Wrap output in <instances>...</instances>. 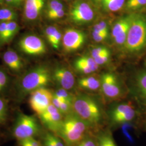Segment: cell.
<instances>
[{
    "label": "cell",
    "mask_w": 146,
    "mask_h": 146,
    "mask_svg": "<svg viewBox=\"0 0 146 146\" xmlns=\"http://www.w3.org/2000/svg\"><path fill=\"white\" fill-rule=\"evenodd\" d=\"M72 106L73 111L88 124L93 131L96 133L104 128L107 115L93 98L84 95L74 96Z\"/></svg>",
    "instance_id": "6da1fadb"
},
{
    "label": "cell",
    "mask_w": 146,
    "mask_h": 146,
    "mask_svg": "<svg viewBox=\"0 0 146 146\" xmlns=\"http://www.w3.org/2000/svg\"><path fill=\"white\" fill-rule=\"evenodd\" d=\"M92 131L87 123L74 111L64 116L62 125L58 133L67 146H73L82 140Z\"/></svg>",
    "instance_id": "7a4b0ae2"
},
{
    "label": "cell",
    "mask_w": 146,
    "mask_h": 146,
    "mask_svg": "<svg viewBox=\"0 0 146 146\" xmlns=\"http://www.w3.org/2000/svg\"><path fill=\"white\" fill-rule=\"evenodd\" d=\"M50 75L47 68L37 67L25 74L16 85L17 99L22 101L27 95L49 84Z\"/></svg>",
    "instance_id": "3957f363"
},
{
    "label": "cell",
    "mask_w": 146,
    "mask_h": 146,
    "mask_svg": "<svg viewBox=\"0 0 146 146\" xmlns=\"http://www.w3.org/2000/svg\"><path fill=\"white\" fill-rule=\"evenodd\" d=\"M130 52H139L146 47V16L132 14L131 26L125 43Z\"/></svg>",
    "instance_id": "277c9868"
},
{
    "label": "cell",
    "mask_w": 146,
    "mask_h": 146,
    "mask_svg": "<svg viewBox=\"0 0 146 146\" xmlns=\"http://www.w3.org/2000/svg\"><path fill=\"white\" fill-rule=\"evenodd\" d=\"M40 120L34 115L19 113L13 125L11 134L17 141L41 135L43 132Z\"/></svg>",
    "instance_id": "5b68a950"
},
{
    "label": "cell",
    "mask_w": 146,
    "mask_h": 146,
    "mask_svg": "<svg viewBox=\"0 0 146 146\" xmlns=\"http://www.w3.org/2000/svg\"><path fill=\"white\" fill-rule=\"evenodd\" d=\"M107 115L111 125L120 126L125 122H133L137 116V111L131 104L123 103L113 107Z\"/></svg>",
    "instance_id": "8992f818"
},
{
    "label": "cell",
    "mask_w": 146,
    "mask_h": 146,
    "mask_svg": "<svg viewBox=\"0 0 146 146\" xmlns=\"http://www.w3.org/2000/svg\"><path fill=\"white\" fill-rule=\"evenodd\" d=\"M30 94L29 104L31 110L37 115L41 114L52 104L53 93L45 87L37 89Z\"/></svg>",
    "instance_id": "52a82bcc"
},
{
    "label": "cell",
    "mask_w": 146,
    "mask_h": 146,
    "mask_svg": "<svg viewBox=\"0 0 146 146\" xmlns=\"http://www.w3.org/2000/svg\"><path fill=\"white\" fill-rule=\"evenodd\" d=\"M38 117L41 125L47 131L55 134L59 130L64 118V116L52 104Z\"/></svg>",
    "instance_id": "ba28073f"
},
{
    "label": "cell",
    "mask_w": 146,
    "mask_h": 146,
    "mask_svg": "<svg viewBox=\"0 0 146 146\" xmlns=\"http://www.w3.org/2000/svg\"><path fill=\"white\" fill-rule=\"evenodd\" d=\"M18 44L21 51L29 55H39L46 52L44 43L39 37L35 35L23 37Z\"/></svg>",
    "instance_id": "9c48e42d"
},
{
    "label": "cell",
    "mask_w": 146,
    "mask_h": 146,
    "mask_svg": "<svg viewBox=\"0 0 146 146\" xmlns=\"http://www.w3.org/2000/svg\"><path fill=\"white\" fill-rule=\"evenodd\" d=\"M101 89L104 96L108 99L119 98L122 94L120 84L114 75L105 73L101 78Z\"/></svg>",
    "instance_id": "30bf717a"
},
{
    "label": "cell",
    "mask_w": 146,
    "mask_h": 146,
    "mask_svg": "<svg viewBox=\"0 0 146 146\" xmlns=\"http://www.w3.org/2000/svg\"><path fill=\"white\" fill-rule=\"evenodd\" d=\"M70 16L71 19L76 23H87L93 20L94 11L88 3L78 1L72 6L70 11Z\"/></svg>",
    "instance_id": "8fae6325"
},
{
    "label": "cell",
    "mask_w": 146,
    "mask_h": 146,
    "mask_svg": "<svg viewBox=\"0 0 146 146\" xmlns=\"http://www.w3.org/2000/svg\"><path fill=\"white\" fill-rule=\"evenodd\" d=\"M85 36L84 33L74 29H67L63 36V47L67 52L78 49L84 44Z\"/></svg>",
    "instance_id": "7c38bea8"
},
{
    "label": "cell",
    "mask_w": 146,
    "mask_h": 146,
    "mask_svg": "<svg viewBox=\"0 0 146 146\" xmlns=\"http://www.w3.org/2000/svg\"><path fill=\"white\" fill-rule=\"evenodd\" d=\"M132 15L122 17L113 27L111 31L112 37L118 44H125L128 31L131 26Z\"/></svg>",
    "instance_id": "4fadbf2b"
},
{
    "label": "cell",
    "mask_w": 146,
    "mask_h": 146,
    "mask_svg": "<svg viewBox=\"0 0 146 146\" xmlns=\"http://www.w3.org/2000/svg\"><path fill=\"white\" fill-rule=\"evenodd\" d=\"M53 78L61 88L67 90L73 88L75 83L73 73L65 68H56L53 73Z\"/></svg>",
    "instance_id": "5bb4252c"
},
{
    "label": "cell",
    "mask_w": 146,
    "mask_h": 146,
    "mask_svg": "<svg viewBox=\"0 0 146 146\" xmlns=\"http://www.w3.org/2000/svg\"><path fill=\"white\" fill-rule=\"evenodd\" d=\"M44 5V0H26L24 16L27 21H35L41 13Z\"/></svg>",
    "instance_id": "9a60e30c"
},
{
    "label": "cell",
    "mask_w": 146,
    "mask_h": 146,
    "mask_svg": "<svg viewBox=\"0 0 146 146\" xmlns=\"http://www.w3.org/2000/svg\"><path fill=\"white\" fill-rule=\"evenodd\" d=\"M3 60L7 66L14 72H19L23 67V63L19 54L13 50L6 51L3 55Z\"/></svg>",
    "instance_id": "2e32d148"
},
{
    "label": "cell",
    "mask_w": 146,
    "mask_h": 146,
    "mask_svg": "<svg viewBox=\"0 0 146 146\" xmlns=\"http://www.w3.org/2000/svg\"><path fill=\"white\" fill-rule=\"evenodd\" d=\"M135 90L141 103L146 106V70L142 71L136 75Z\"/></svg>",
    "instance_id": "e0dca14e"
},
{
    "label": "cell",
    "mask_w": 146,
    "mask_h": 146,
    "mask_svg": "<svg viewBox=\"0 0 146 146\" xmlns=\"http://www.w3.org/2000/svg\"><path fill=\"white\" fill-rule=\"evenodd\" d=\"M97 146H117L110 128H102L96 133Z\"/></svg>",
    "instance_id": "ac0fdd59"
},
{
    "label": "cell",
    "mask_w": 146,
    "mask_h": 146,
    "mask_svg": "<svg viewBox=\"0 0 146 146\" xmlns=\"http://www.w3.org/2000/svg\"><path fill=\"white\" fill-rule=\"evenodd\" d=\"M119 127L126 141L131 145H134L137 134V127L135 124L133 122H128L122 124Z\"/></svg>",
    "instance_id": "d6986e66"
},
{
    "label": "cell",
    "mask_w": 146,
    "mask_h": 146,
    "mask_svg": "<svg viewBox=\"0 0 146 146\" xmlns=\"http://www.w3.org/2000/svg\"><path fill=\"white\" fill-rule=\"evenodd\" d=\"M41 136L43 146H67L59 136L50 131H43Z\"/></svg>",
    "instance_id": "ffe728a7"
},
{
    "label": "cell",
    "mask_w": 146,
    "mask_h": 146,
    "mask_svg": "<svg viewBox=\"0 0 146 146\" xmlns=\"http://www.w3.org/2000/svg\"><path fill=\"white\" fill-rule=\"evenodd\" d=\"M78 82L80 87L90 91L98 90L101 87V80H100L99 78L93 76L80 78Z\"/></svg>",
    "instance_id": "44dd1931"
},
{
    "label": "cell",
    "mask_w": 146,
    "mask_h": 146,
    "mask_svg": "<svg viewBox=\"0 0 146 146\" xmlns=\"http://www.w3.org/2000/svg\"><path fill=\"white\" fill-rule=\"evenodd\" d=\"M52 104L58 109L64 116L73 112L72 104L67 101H62L55 96H53Z\"/></svg>",
    "instance_id": "7402d4cb"
},
{
    "label": "cell",
    "mask_w": 146,
    "mask_h": 146,
    "mask_svg": "<svg viewBox=\"0 0 146 146\" xmlns=\"http://www.w3.org/2000/svg\"><path fill=\"white\" fill-rule=\"evenodd\" d=\"M101 2L106 11L116 12L123 7L125 0H102Z\"/></svg>",
    "instance_id": "603a6c76"
},
{
    "label": "cell",
    "mask_w": 146,
    "mask_h": 146,
    "mask_svg": "<svg viewBox=\"0 0 146 146\" xmlns=\"http://www.w3.org/2000/svg\"><path fill=\"white\" fill-rule=\"evenodd\" d=\"M18 19V14L11 8H0V22L16 21Z\"/></svg>",
    "instance_id": "cb8c5ba5"
},
{
    "label": "cell",
    "mask_w": 146,
    "mask_h": 146,
    "mask_svg": "<svg viewBox=\"0 0 146 146\" xmlns=\"http://www.w3.org/2000/svg\"><path fill=\"white\" fill-rule=\"evenodd\" d=\"M19 30L20 27L16 21H11L7 22V31L5 41V44L11 41L17 34Z\"/></svg>",
    "instance_id": "d4e9b609"
},
{
    "label": "cell",
    "mask_w": 146,
    "mask_h": 146,
    "mask_svg": "<svg viewBox=\"0 0 146 146\" xmlns=\"http://www.w3.org/2000/svg\"><path fill=\"white\" fill-rule=\"evenodd\" d=\"M73 146H97L96 133L90 131L82 140Z\"/></svg>",
    "instance_id": "484cf974"
},
{
    "label": "cell",
    "mask_w": 146,
    "mask_h": 146,
    "mask_svg": "<svg viewBox=\"0 0 146 146\" xmlns=\"http://www.w3.org/2000/svg\"><path fill=\"white\" fill-rule=\"evenodd\" d=\"M53 95L54 96L56 97L62 101H67L70 103H73V100L74 96L68 92V90L60 88L56 90Z\"/></svg>",
    "instance_id": "4316f807"
},
{
    "label": "cell",
    "mask_w": 146,
    "mask_h": 146,
    "mask_svg": "<svg viewBox=\"0 0 146 146\" xmlns=\"http://www.w3.org/2000/svg\"><path fill=\"white\" fill-rule=\"evenodd\" d=\"M146 6V0H128L125 8L131 11L140 10Z\"/></svg>",
    "instance_id": "83f0119b"
},
{
    "label": "cell",
    "mask_w": 146,
    "mask_h": 146,
    "mask_svg": "<svg viewBox=\"0 0 146 146\" xmlns=\"http://www.w3.org/2000/svg\"><path fill=\"white\" fill-rule=\"evenodd\" d=\"M8 117V106L7 102L0 98V125H3Z\"/></svg>",
    "instance_id": "f1b7e54d"
},
{
    "label": "cell",
    "mask_w": 146,
    "mask_h": 146,
    "mask_svg": "<svg viewBox=\"0 0 146 146\" xmlns=\"http://www.w3.org/2000/svg\"><path fill=\"white\" fill-rule=\"evenodd\" d=\"M10 79L5 71L0 69V95L3 94L8 88Z\"/></svg>",
    "instance_id": "f546056e"
},
{
    "label": "cell",
    "mask_w": 146,
    "mask_h": 146,
    "mask_svg": "<svg viewBox=\"0 0 146 146\" xmlns=\"http://www.w3.org/2000/svg\"><path fill=\"white\" fill-rule=\"evenodd\" d=\"M63 9H64V5L60 1L52 0L49 2L48 5L47 15Z\"/></svg>",
    "instance_id": "4dcf8cb0"
},
{
    "label": "cell",
    "mask_w": 146,
    "mask_h": 146,
    "mask_svg": "<svg viewBox=\"0 0 146 146\" xmlns=\"http://www.w3.org/2000/svg\"><path fill=\"white\" fill-rule=\"evenodd\" d=\"M77 60L81 62L84 63L88 66L90 68H92L93 71L95 72L98 68H99V65L96 63L94 58L92 57H88V56H83L81 58H79Z\"/></svg>",
    "instance_id": "1f68e13d"
},
{
    "label": "cell",
    "mask_w": 146,
    "mask_h": 146,
    "mask_svg": "<svg viewBox=\"0 0 146 146\" xmlns=\"http://www.w3.org/2000/svg\"><path fill=\"white\" fill-rule=\"evenodd\" d=\"M20 146H43L41 141L37 140L35 137H31L18 141Z\"/></svg>",
    "instance_id": "d6a6232c"
},
{
    "label": "cell",
    "mask_w": 146,
    "mask_h": 146,
    "mask_svg": "<svg viewBox=\"0 0 146 146\" xmlns=\"http://www.w3.org/2000/svg\"><path fill=\"white\" fill-rule=\"evenodd\" d=\"M75 66L78 72L83 74H88L94 72L92 68L89 67L87 64L78 61V60L75 61Z\"/></svg>",
    "instance_id": "836d02e7"
},
{
    "label": "cell",
    "mask_w": 146,
    "mask_h": 146,
    "mask_svg": "<svg viewBox=\"0 0 146 146\" xmlns=\"http://www.w3.org/2000/svg\"><path fill=\"white\" fill-rule=\"evenodd\" d=\"M7 27V22H0V47L5 44V37Z\"/></svg>",
    "instance_id": "e575fe53"
},
{
    "label": "cell",
    "mask_w": 146,
    "mask_h": 146,
    "mask_svg": "<svg viewBox=\"0 0 146 146\" xmlns=\"http://www.w3.org/2000/svg\"><path fill=\"white\" fill-rule=\"evenodd\" d=\"M110 51L106 47H100L95 48L93 49L92 52V58H96Z\"/></svg>",
    "instance_id": "d590c367"
},
{
    "label": "cell",
    "mask_w": 146,
    "mask_h": 146,
    "mask_svg": "<svg viewBox=\"0 0 146 146\" xmlns=\"http://www.w3.org/2000/svg\"><path fill=\"white\" fill-rule=\"evenodd\" d=\"M93 32L100 33H108L106 23L104 21H101L96 24L93 28Z\"/></svg>",
    "instance_id": "8d00e7d4"
},
{
    "label": "cell",
    "mask_w": 146,
    "mask_h": 146,
    "mask_svg": "<svg viewBox=\"0 0 146 146\" xmlns=\"http://www.w3.org/2000/svg\"><path fill=\"white\" fill-rule=\"evenodd\" d=\"M62 38V35L61 32L58 30L56 33H55L54 37L52 38V41L50 42V44L52 45L54 48L58 49L60 46V43L61 42V40Z\"/></svg>",
    "instance_id": "74e56055"
},
{
    "label": "cell",
    "mask_w": 146,
    "mask_h": 146,
    "mask_svg": "<svg viewBox=\"0 0 146 146\" xmlns=\"http://www.w3.org/2000/svg\"><path fill=\"white\" fill-rule=\"evenodd\" d=\"M58 30L57 28L54 26L48 27L46 28L45 34L46 36L47 37V40H48L49 43L52 41V38L54 36L55 33L58 31Z\"/></svg>",
    "instance_id": "f35d334b"
},
{
    "label": "cell",
    "mask_w": 146,
    "mask_h": 146,
    "mask_svg": "<svg viewBox=\"0 0 146 146\" xmlns=\"http://www.w3.org/2000/svg\"><path fill=\"white\" fill-rule=\"evenodd\" d=\"M110 52L105 53L103 55L100 56L96 58H94L96 63L99 66L104 64V63L108 62L109 58H110Z\"/></svg>",
    "instance_id": "ab89813d"
},
{
    "label": "cell",
    "mask_w": 146,
    "mask_h": 146,
    "mask_svg": "<svg viewBox=\"0 0 146 146\" xmlns=\"http://www.w3.org/2000/svg\"><path fill=\"white\" fill-rule=\"evenodd\" d=\"M64 14H65V11L64 9H63L61 11H58L50 14H48L47 15L49 19L52 20H55L62 18L64 15Z\"/></svg>",
    "instance_id": "60d3db41"
},
{
    "label": "cell",
    "mask_w": 146,
    "mask_h": 146,
    "mask_svg": "<svg viewBox=\"0 0 146 146\" xmlns=\"http://www.w3.org/2000/svg\"><path fill=\"white\" fill-rule=\"evenodd\" d=\"M108 33H95L93 32V37L94 40L97 42H100L104 40L108 36Z\"/></svg>",
    "instance_id": "b9f144b4"
},
{
    "label": "cell",
    "mask_w": 146,
    "mask_h": 146,
    "mask_svg": "<svg viewBox=\"0 0 146 146\" xmlns=\"http://www.w3.org/2000/svg\"><path fill=\"white\" fill-rule=\"evenodd\" d=\"M24 0H5V2L12 7H19Z\"/></svg>",
    "instance_id": "7bdbcfd3"
},
{
    "label": "cell",
    "mask_w": 146,
    "mask_h": 146,
    "mask_svg": "<svg viewBox=\"0 0 146 146\" xmlns=\"http://www.w3.org/2000/svg\"><path fill=\"white\" fill-rule=\"evenodd\" d=\"M94 2L96 3H98L99 2H102V0H94Z\"/></svg>",
    "instance_id": "ee69618b"
},
{
    "label": "cell",
    "mask_w": 146,
    "mask_h": 146,
    "mask_svg": "<svg viewBox=\"0 0 146 146\" xmlns=\"http://www.w3.org/2000/svg\"><path fill=\"white\" fill-rule=\"evenodd\" d=\"M5 2V0H0V5H2Z\"/></svg>",
    "instance_id": "f6af8a7d"
},
{
    "label": "cell",
    "mask_w": 146,
    "mask_h": 146,
    "mask_svg": "<svg viewBox=\"0 0 146 146\" xmlns=\"http://www.w3.org/2000/svg\"><path fill=\"white\" fill-rule=\"evenodd\" d=\"M145 128H146V127H145Z\"/></svg>",
    "instance_id": "bcb514c9"
}]
</instances>
